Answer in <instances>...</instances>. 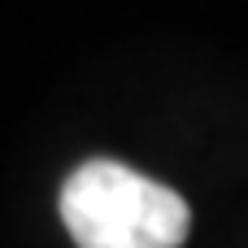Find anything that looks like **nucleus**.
I'll use <instances>...</instances> for the list:
<instances>
[{"instance_id":"obj_1","label":"nucleus","mask_w":248,"mask_h":248,"mask_svg":"<svg viewBox=\"0 0 248 248\" xmlns=\"http://www.w3.org/2000/svg\"><path fill=\"white\" fill-rule=\"evenodd\" d=\"M61 222L78 248H179L187 201L122 161H83L61 187Z\"/></svg>"}]
</instances>
